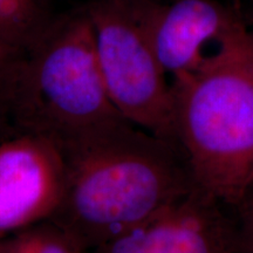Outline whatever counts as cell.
Returning <instances> with one entry per match:
<instances>
[{"mask_svg":"<svg viewBox=\"0 0 253 253\" xmlns=\"http://www.w3.org/2000/svg\"><path fill=\"white\" fill-rule=\"evenodd\" d=\"M59 153L65 182L48 220L88 252L198 189L178 144L126 120Z\"/></svg>","mask_w":253,"mask_h":253,"instance_id":"cell-1","label":"cell"},{"mask_svg":"<svg viewBox=\"0 0 253 253\" xmlns=\"http://www.w3.org/2000/svg\"><path fill=\"white\" fill-rule=\"evenodd\" d=\"M171 89L177 143L196 184L237 209L253 181V31L237 25Z\"/></svg>","mask_w":253,"mask_h":253,"instance_id":"cell-2","label":"cell"},{"mask_svg":"<svg viewBox=\"0 0 253 253\" xmlns=\"http://www.w3.org/2000/svg\"><path fill=\"white\" fill-rule=\"evenodd\" d=\"M8 109L15 134L59 151L125 121L104 87L84 8L56 17L9 63Z\"/></svg>","mask_w":253,"mask_h":253,"instance_id":"cell-3","label":"cell"},{"mask_svg":"<svg viewBox=\"0 0 253 253\" xmlns=\"http://www.w3.org/2000/svg\"><path fill=\"white\" fill-rule=\"evenodd\" d=\"M84 11L114 107L134 126L177 143L171 82L131 9L122 0H94Z\"/></svg>","mask_w":253,"mask_h":253,"instance_id":"cell-4","label":"cell"},{"mask_svg":"<svg viewBox=\"0 0 253 253\" xmlns=\"http://www.w3.org/2000/svg\"><path fill=\"white\" fill-rule=\"evenodd\" d=\"M126 5L171 81L196 71L242 23L214 0H134Z\"/></svg>","mask_w":253,"mask_h":253,"instance_id":"cell-5","label":"cell"},{"mask_svg":"<svg viewBox=\"0 0 253 253\" xmlns=\"http://www.w3.org/2000/svg\"><path fill=\"white\" fill-rule=\"evenodd\" d=\"M63 182L62 157L49 142L30 135L0 142V238L48 220Z\"/></svg>","mask_w":253,"mask_h":253,"instance_id":"cell-6","label":"cell"},{"mask_svg":"<svg viewBox=\"0 0 253 253\" xmlns=\"http://www.w3.org/2000/svg\"><path fill=\"white\" fill-rule=\"evenodd\" d=\"M196 189L162 213L89 253H233L236 221Z\"/></svg>","mask_w":253,"mask_h":253,"instance_id":"cell-7","label":"cell"},{"mask_svg":"<svg viewBox=\"0 0 253 253\" xmlns=\"http://www.w3.org/2000/svg\"><path fill=\"white\" fill-rule=\"evenodd\" d=\"M55 18L49 0H0V58L24 54Z\"/></svg>","mask_w":253,"mask_h":253,"instance_id":"cell-8","label":"cell"},{"mask_svg":"<svg viewBox=\"0 0 253 253\" xmlns=\"http://www.w3.org/2000/svg\"><path fill=\"white\" fill-rule=\"evenodd\" d=\"M0 253H89L49 220L18 231L0 242Z\"/></svg>","mask_w":253,"mask_h":253,"instance_id":"cell-9","label":"cell"},{"mask_svg":"<svg viewBox=\"0 0 253 253\" xmlns=\"http://www.w3.org/2000/svg\"><path fill=\"white\" fill-rule=\"evenodd\" d=\"M9 61L0 58V142L18 136L15 134L8 109Z\"/></svg>","mask_w":253,"mask_h":253,"instance_id":"cell-10","label":"cell"},{"mask_svg":"<svg viewBox=\"0 0 253 253\" xmlns=\"http://www.w3.org/2000/svg\"><path fill=\"white\" fill-rule=\"evenodd\" d=\"M233 253H253V213L239 216L236 221Z\"/></svg>","mask_w":253,"mask_h":253,"instance_id":"cell-11","label":"cell"},{"mask_svg":"<svg viewBox=\"0 0 253 253\" xmlns=\"http://www.w3.org/2000/svg\"><path fill=\"white\" fill-rule=\"evenodd\" d=\"M236 210L238 211L239 216L253 213V181L249 185L244 197H243L242 202H240Z\"/></svg>","mask_w":253,"mask_h":253,"instance_id":"cell-12","label":"cell"},{"mask_svg":"<svg viewBox=\"0 0 253 253\" xmlns=\"http://www.w3.org/2000/svg\"><path fill=\"white\" fill-rule=\"evenodd\" d=\"M122 1H125V2H130V1H134V0H122Z\"/></svg>","mask_w":253,"mask_h":253,"instance_id":"cell-13","label":"cell"},{"mask_svg":"<svg viewBox=\"0 0 253 253\" xmlns=\"http://www.w3.org/2000/svg\"><path fill=\"white\" fill-rule=\"evenodd\" d=\"M252 20H253V19H252Z\"/></svg>","mask_w":253,"mask_h":253,"instance_id":"cell-14","label":"cell"}]
</instances>
